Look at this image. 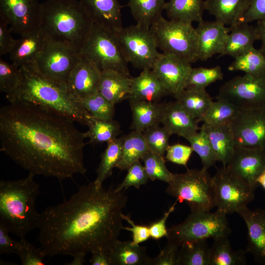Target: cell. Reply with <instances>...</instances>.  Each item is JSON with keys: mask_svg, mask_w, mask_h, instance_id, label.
Here are the masks:
<instances>
[{"mask_svg": "<svg viewBox=\"0 0 265 265\" xmlns=\"http://www.w3.org/2000/svg\"><path fill=\"white\" fill-rule=\"evenodd\" d=\"M74 121L23 101L0 108V150L28 173L61 181L84 174V132Z\"/></svg>", "mask_w": 265, "mask_h": 265, "instance_id": "obj_1", "label": "cell"}, {"mask_svg": "<svg viewBox=\"0 0 265 265\" xmlns=\"http://www.w3.org/2000/svg\"><path fill=\"white\" fill-rule=\"evenodd\" d=\"M127 197L112 186L83 185L62 203L40 213L38 240L46 256L107 250L123 228Z\"/></svg>", "mask_w": 265, "mask_h": 265, "instance_id": "obj_2", "label": "cell"}, {"mask_svg": "<svg viewBox=\"0 0 265 265\" xmlns=\"http://www.w3.org/2000/svg\"><path fill=\"white\" fill-rule=\"evenodd\" d=\"M94 24L78 0H47L41 3L39 29L50 41L79 53Z\"/></svg>", "mask_w": 265, "mask_h": 265, "instance_id": "obj_3", "label": "cell"}, {"mask_svg": "<svg viewBox=\"0 0 265 265\" xmlns=\"http://www.w3.org/2000/svg\"><path fill=\"white\" fill-rule=\"evenodd\" d=\"M22 79L10 102L23 101L54 110L74 122L86 125L90 115L66 85L56 83L40 74L32 65L20 67Z\"/></svg>", "mask_w": 265, "mask_h": 265, "instance_id": "obj_4", "label": "cell"}, {"mask_svg": "<svg viewBox=\"0 0 265 265\" xmlns=\"http://www.w3.org/2000/svg\"><path fill=\"white\" fill-rule=\"evenodd\" d=\"M35 176L0 181V223L20 238L38 228L40 213L36 201L40 192Z\"/></svg>", "mask_w": 265, "mask_h": 265, "instance_id": "obj_5", "label": "cell"}, {"mask_svg": "<svg viewBox=\"0 0 265 265\" xmlns=\"http://www.w3.org/2000/svg\"><path fill=\"white\" fill-rule=\"evenodd\" d=\"M166 192L180 203L186 202L191 211H211L215 207L212 177L208 170L188 169L173 174Z\"/></svg>", "mask_w": 265, "mask_h": 265, "instance_id": "obj_6", "label": "cell"}, {"mask_svg": "<svg viewBox=\"0 0 265 265\" xmlns=\"http://www.w3.org/2000/svg\"><path fill=\"white\" fill-rule=\"evenodd\" d=\"M158 49L192 63L198 60L197 35L192 24L167 20L162 16L150 27Z\"/></svg>", "mask_w": 265, "mask_h": 265, "instance_id": "obj_7", "label": "cell"}, {"mask_svg": "<svg viewBox=\"0 0 265 265\" xmlns=\"http://www.w3.org/2000/svg\"><path fill=\"white\" fill-rule=\"evenodd\" d=\"M226 215L217 210L191 211L184 222L167 229V240L181 246L186 242L228 236L230 228Z\"/></svg>", "mask_w": 265, "mask_h": 265, "instance_id": "obj_8", "label": "cell"}, {"mask_svg": "<svg viewBox=\"0 0 265 265\" xmlns=\"http://www.w3.org/2000/svg\"><path fill=\"white\" fill-rule=\"evenodd\" d=\"M80 54L102 71L114 70L130 75L128 63L116 31L93 25Z\"/></svg>", "mask_w": 265, "mask_h": 265, "instance_id": "obj_9", "label": "cell"}, {"mask_svg": "<svg viewBox=\"0 0 265 265\" xmlns=\"http://www.w3.org/2000/svg\"><path fill=\"white\" fill-rule=\"evenodd\" d=\"M212 181L215 207L226 215L238 213L254 198L255 189L227 166L217 169Z\"/></svg>", "mask_w": 265, "mask_h": 265, "instance_id": "obj_10", "label": "cell"}, {"mask_svg": "<svg viewBox=\"0 0 265 265\" xmlns=\"http://www.w3.org/2000/svg\"><path fill=\"white\" fill-rule=\"evenodd\" d=\"M116 33L128 62L136 69H152L160 53L150 28L136 24Z\"/></svg>", "mask_w": 265, "mask_h": 265, "instance_id": "obj_11", "label": "cell"}, {"mask_svg": "<svg viewBox=\"0 0 265 265\" xmlns=\"http://www.w3.org/2000/svg\"><path fill=\"white\" fill-rule=\"evenodd\" d=\"M80 53L66 45L48 41L32 65L43 76L66 85Z\"/></svg>", "mask_w": 265, "mask_h": 265, "instance_id": "obj_12", "label": "cell"}, {"mask_svg": "<svg viewBox=\"0 0 265 265\" xmlns=\"http://www.w3.org/2000/svg\"><path fill=\"white\" fill-rule=\"evenodd\" d=\"M216 99L225 100L239 109L265 106V75L235 77L220 87Z\"/></svg>", "mask_w": 265, "mask_h": 265, "instance_id": "obj_13", "label": "cell"}, {"mask_svg": "<svg viewBox=\"0 0 265 265\" xmlns=\"http://www.w3.org/2000/svg\"><path fill=\"white\" fill-rule=\"evenodd\" d=\"M230 125L236 146L265 150V106L239 109Z\"/></svg>", "mask_w": 265, "mask_h": 265, "instance_id": "obj_14", "label": "cell"}, {"mask_svg": "<svg viewBox=\"0 0 265 265\" xmlns=\"http://www.w3.org/2000/svg\"><path fill=\"white\" fill-rule=\"evenodd\" d=\"M41 3L37 0H0V17L12 32L23 36L39 28Z\"/></svg>", "mask_w": 265, "mask_h": 265, "instance_id": "obj_15", "label": "cell"}, {"mask_svg": "<svg viewBox=\"0 0 265 265\" xmlns=\"http://www.w3.org/2000/svg\"><path fill=\"white\" fill-rule=\"evenodd\" d=\"M191 69L189 62L172 54L160 53L152 70L169 94L175 97L185 89Z\"/></svg>", "mask_w": 265, "mask_h": 265, "instance_id": "obj_16", "label": "cell"}, {"mask_svg": "<svg viewBox=\"0 0 265 265\" xmlns=\"http://www.w3.org/2000/svg\"><path fill=\"white\" fill-rule=\"evenodd\" d=\"M226 166L255 190L259 186L257 179L265 170V150L236 146Z\"/></svg>", "mask_w": 265, "mask_h": 265, "instance_id": "obj_17", "label": "cell"}, {"mask_svg": "<svg viewBox=\"0 0 265 265\" xmlns=\"http://www.w3.org/2000/svg\"><path fill=\"white\" fill-rule=\"evenodd\" d=\"M101 71L90 59L80 54L72 70L66 87L77 100L89 97L98 92Z\"/></svg>", "mask_w": 265, "mask_h": 265, "instance_id": "obj_18", "label": "cell"}, {"mask_svg": "<svg viewBox=\"0 0 265 265\" xmlns=\"http://www.w3.org/2000/svg\"><path fill=\"white\" fill-rule=\"evenodd\" d=\"M197 35L198 60L206 61L220 54L230 32L229 27L216 21L199 23L195 28Z\"/></svg>", "mask_w": 265, "mask_h": 265, "instance_id": "obj_19", "label": "cell"}, {"mask_svg": "<svg viewBox=\"0 0 265 265\" xmlns=\"http://www.w3.org/2000/svg\"><path fill=\"white\" fill-rule=\"evenodd\" d=\"M238 213L244 220L247 229L246 252L252 254L259 264L265 265V210H250L247 207Z\"/></svg>", "mask_w": 265, "mask_h": 265, "instance_id": "obj_20", "label": "cell"}, {"mask_svg": "<svg viewBox=\"0 0 265 265\" xmlns=\"http://www.w3.org/2000/svg\"><path fill=\"white\" fill-rule=\"evenodd\" d=\"M78 0L94 24L114 31L123 27V6L118 0Z\"/></svg>", "mask_w": 265, "mask_h": 265, "instance_id": "obj_21", "label": "cell"}, {"mask_svg": "<svg viewBox=\"0 0 265 265\" xmlns=\"http://www.w3.org/2000/svg\"><path fill=\"white\" fill-rule=\"evenodd\" d=\"M199 122L178 101L164 104L161 124L171 135L186 139L197 132Z\"/></svg>", "mask_w": 265, "mask_h": 265, "instance_id": "obj_22", "label": "cell"}, {"mask_svg": "<svg viewBox=\"0 0 265 265\" xmlns=\"http://www.w3.org/2000/svg\"><path fill=\"white\" fill-rule=\"evenodd\" d=\"M48 41L39 28L21 36L9 53L12 64L18 67L33 64Z\"/></svg>", "mask_w": 265, "mask_h": 265, "instance_id": "obj_23", "label": "cell"}, {"mask_svg": "<svg viewBox=\"0 0 265 265\" xmlns=\"http://www.w3.org/2000/svg\"><path fill=\"white\" fill-rule=\"evenodd\" d=\"M132 77L114 70L101 72L98 92L113 105L128 99Z\"/></svg>", "mask_w": 265, "mask_h": 265, "instance_id": "obj_24", "label": "cell"}, {"mask_svg": "<svg viewBox=\"0 0 265 265\" xmlns=\"http://www.w3.org/2000/svg\"><path fill=\"white\" fill-rule=\"evenodd\" d=\"M169 94L152 69H144L139 75L132 78L131 92L128 100L157 102Z\"/></svg>", "mask_w": 265, "mask_h": 265, "instance_id": "obj_25", "label": "cell"}, {"mask_svg": "<svg viewBox=\"0 0 265 265\" xmlns=\"http://www.w3.org/2000/svg\"><path fill=\"white\" fill-rule=\"evenodd\" d=\"M201 128L209 137L217 161L227 166L236 147L230 123L214 126L203 123Z\"/></svg>", "mask_w": 265, "mask_h": 265, "instance_id": "obj_26", "label": "cell"}, {"mask_svg": "<svg viewBox=\"0 0 265 265\" xmlns=\"http://www.w3.org/2000/svg\"><path fill=\"white\" fill-rule=\"evenodd\" d=\"M249 0H205V10L215 20L229 28L238 24L247 9Z\"/></svg>", "mask_w": 265, "mask_h": 265, "instance_id": "obj_27", "label": "cell"}, {"mask_svg": "<svg viewBox=\"0 0 265 265\" xmlns=\"http://www.w3.org/2000/svg\"><path fill=\"white\" fill-rule=\"evenodd\" d=\"M229 29L220 56L235 58L253 47L254 43L258 40L255 26L249 23H239Z\"/></svg>", "mask_w": 265, "mask_h": 265, "instance_id": "obj_28", "label": "cell"}, {"mask_svg": "<svg viewBox=\"0 0 265 265\" xmlns=\"http://www.w3.org/2000/svg\"><path fill=\"white\" fill-rule=\"evenodd\" d=\"M111 265H151L150 258L144 247L132 241L116 240L107 250Z\"/></svg>", "mask_w": 265, "mask_h": 265, "instance_id": "obj_29", "label": "cell"}, {"mask_svg": "<svg viewBox=\"0 0 265 265\" xmlns=\"http://www.w3.org/2000/svg\"><path fill=\"white\" fill-rule=\"evenodd\" d=\"M129 101L132 114L131 128L133 131L142 132L161 123L164 104L147 101Z\"/></svg>", "mask_w": 265, "mask_h": 265, "instance_id": "obj_30", "label": "cell"}, {"mask_svg": "<svg viewBox=\"0 0 265 265\" xmlns=\"http://www.w3.org/2000/svg\"><path fill=\"white\" fill-rule=\"evenodd\" d=\"M204 0H168L164 10L169 20L192 24L203 20Z\"/></svg>", "mask_w": 265, "mask_h": 265, "instance_id": "obj_31", "label": "cell"}, {"mask_svg": "<svg viewBox=\"0 0 265 265\" xmlns=\"http://www.w3.org/2000/svg\"><path fill=\"white\" fill-rule=\"evenodd\" d=\"M228 235L213 238L211 248L210 265H244L247 261L245 252L233 249Z\"/></svg>", "mask_w": 265, "mask_h": 265, "instance_id": "obj_32", "label": "cell"}, {"mask_svg": "<svg viewBox=\"0 0 265 265\" xmlns=\"http://www.w3.org/2000/svg\"><path fill=\"white\" fill-rule=\"evenodd\" d=\"M166 0H129L128 6L138 26L150 28L162 15Z\"/></svg>", "mask_w": 265, "mask_h": 265, "instance_id": "obj_33", "label": "cell"}, {"mask_svg": "<svg viewBox=\"0 0 265 265\" xmlns=\"http://www.w3.org/2000/svg\"><path fill=\"white\" fill-rule=\"evenodd\" d=\"M149 151L143 133L133 131L123 136L121 156L116 167L127 170L134 162L140 161Z\"/></svg>", "mask_w": 265, "mask_h": 265, "instance_id": "obj_34", "label": "cell"}, {"mask_svg": "<svg viewBox=\"0 0 265 265\" xmlns=\"http://www.w3.org/2000/svg\"><path fill=\"white\" fill-rule=\"evenodd\" d=\"M86 125L88 129L84 134L92 144L107 143L117 138L121 133L119 123L113 119H100L90 114Z\"/></svg>", "mask_w": 265, "mask_h": 265, "instance_id": "obj_35", "label": "cell"}, {"mask_svg": "<svg viewBox=\"0 0 265 265\" xmlns=\"http://www.w3.org/2000/svg\"><path fill=\"white\" fill-rule=\"evenodd\" d=\"M175 98L199 122L213 102L205 89H185Z\"/></svg>", "mask_w": 265, "mask_h": 265, "instance_id": "obj_36", "label": "cell"}, {"mask_svg": "<svg viewBox=\"0 0 265 265\" xmlns=\"http://www.w3.org/2000/svg\"><path fill=\"white\" fill-rule=\"evenodd\" d=\"M123 136L107 143V146L101 156V159L93 181L97 187L103 186L104 181L112 174L121 158Z\"/></svg>", "mask_w": 265, "mask_h": 265, "instance_id": "obj_37", "label": "cell"}, {"mask_svg": "<svg viewBox=\"0 0 265 265\" xmlns=\"http://www.w3.org/2000/svg\"><path fill=\"white\" fill-rule=\"evenodd\" d=\"M230 71H242L255 76L265 75V53L254 46L234 58L228 67Z\"/></svg>", "mask_w": 265, "mask_h": 265, "instance_id": "obj_38", "label": "cell"}, {"mask_svg": "<svg viewBox=\"0 0 265 265\" xmlns=\"http://www.w3.org/2000/svg\"><path fill=\"white\" fill-rule=\"evenodd\" d=\"M210 254L205 239L185 242L179 249V265H210Z\"/></svg>", "mask_w": 265, "mask_h": 265, "instance_id": "obj_39", "label": "cell"}, {"mask_svg": "<svg viewBox=\"0 0 265 265\" xmlns=\"http://www.w3.org/2000/svg\"><path fill=\"white\" fill-rule=\"evenodd\" d=\"M200 119V121L210 125H220L230 123L237 114L238 109L234 105L224 99H216Z\"/></svg>", "mask_w": 265, "mask_h": 265, "instance_id": "obj_40", "label": "cell"}, {"mask_svg": "<svg viewBox=\"0 0 265 265\" xmlns=\"http://www.w3.org/2000/svg\"><path fill=\"white\" fill-rule=\"evenodd\" d=\"M219 65L212 68H192L188 77L185 89H203L211 83L223 78Z\"/></svg>", "mask_w": 265, "mask_h": 265, "instance_id": "obj_41", "label": "cell"}, {"mask_svg": "<svg viewBox=\"0 0 265 265\" xmlns=\"http://www.w3.org/2000/svg\"><path fill=\"white\" fill-rule=\"evenodd\" d=\"M186 140L190 143L193 152L200 157L203 168L208 170L217 161L209 137L201 127L199 132H197Z\"/></svg>", "mask_w": 265, "mask_h": 265, "instance_id": "obj_42", "label": "cell"}, {"mask_svg": "<svg viewBox=\"0 0 265 265\" xmlns=\"http://www.w3.org/2000/svg\"><path fill=\"white\" fill-rule=\"evenodd\" d=\"M78 100L93 116L102 119H113L115 113V105L98 92L89 97Z\"/></svg>", "mask_w": 265, "mask_h": 265, "instance_id": "obj_43", "label": "cell"}, {"mask_svg": "<svg viewBox=\"0 0 265 265\" xmlns=\"http://www.w3.org/2000/svg\"><path fill=\"white\" fill-rule=\"evenodd\" d=\"M22 75L20 67L0 58V90L9 100L21 84Z\"/></svg>", "mask_w": 265, "mask_h": 265, "instance_id": "obj_44", "label": "cell"}, {"mask_svg": "<svg viewBox=\"0 0 265 265\" xmlns=\"http://www.w3.org/2000/svg\"><path fill=\"white\" fill-rule=\"evenodd\" d=\"M141 160L150 180L153 181L159 180L167 183L171 180L173 173L166 166L163 157L149 151Z\"/></svg>", "mask_w": 265, "mask_h": 265, "instance_id": "obj_45", "label": "cell"}, {"mask_svg": "<svg viewBox=\"0 0 265 265\" xmlns=\"http://www.w3.org/2000/svg\"><path fill=\"white\" fill-rule=\"evenodd\" d=\"M142 133L149 150L164 157L169 145L170 132L163 126L158 125L147 129Z\"/></svg>", "mask_w": 265, "mask_h": 265, "instance_id": "obj_46", "label": "cell"}, {"mask_svg": "<svg viewBox=\"0 0 265 265\" xmlns=\"http://www.w3.org/2000/svg\"><path fill=\"white\" fill-rule=\"evenodd\" d=\"M22 265H44L46 256L42 249L38 248L26 240L25 237L17 240L15 253Z\"/></svg>", "mask_w": 265, "mask_h": 265, "instance_id": "obj_47", "label": "cell"}, {"mask_svg": "<svg viewBox=\"0 0 265 265\" xmlns=\"http://www.w3.org/2000/svg\"><path fill=\"white\" fill-rule=\"evenodd\" d=\"M127 170L128 172L124 180L115 188L116 191H120L130 186L139 188L148 182V176L144 165L140 161L132 163Z\"/></svg>", "mask_w": 265, "mask_h": 265, "instance_id": "obj_48", "label": "cell"}, {"mask_svg": "<svg viewBox=\"0 0 265 265\" xmlns=\"http://www.w3.org/2000/svg\"><path fill=\"white\" fill-rule=\"evenodd\" d=\"M193 152L190 146L175 144L168 146L165 152V159L174 163L186 167Z\"/></svg>", "mask_w": 265, "mask_h": 265, "instance_id": "obj_49", "label": "cell"}, {"mask_svg": "<svg viewBox=\"0 0 265 265\" xmlns=\"http://www.w3.org/2000/svg\"><path fill=\"white\" fill-rule=\"evenodd\" d=\"M180 246L167 240L159 255L152 259L151 265H179V252Z\"/></svg>", "mask_w": 265, "mask_h": 265, "instance_id": "obj_50", "label": "cell"}, {"mask_svg": "<svg viewBox=\"0 0 265 265\" xmlns=\"http://www.w3.org/2000/svg\"><path fill=\"white\" fill-rule=\"evenodd\" d=\"M265 20V0H249L247 10L239 23Z\"/></svg>", "mask_w": 265, "mask_h": 265, "instance_id": "obj_51", "label": "cell"}, {"mask_svg": "<svg viewBox=\"0 0 265 265\" xmlns=\"http://www.w3.org/2000/svg\"><path fill=\"white\" fill-rule=\"evenodd\" d=\"M123 220H126L130 224L131 227H123L122 229L130 231L132 234L133 243L139 244L147 240L150 237L149 226L135 225L130 215L122 214Z\"/></svg>", "mask_w": 265, "mask_h": 265, "instance_id": "obj_52", "label": "cell"}, {"mask_svg": "<svg viewBox=\"0 0 265 265\" xmlns=\"http://www.w3.org/2000/svg\"><path fill=\"white\" fill-rule=\"evenodd\" d=\"M8 24L1 17H0V55L9 53L12 49L16 40L11 34V30L8 27Z\"/></svg>", "mask_w": 265, "mask_h": 265, "instance_id": "obj_53", "label": "cell"}, {"mask_svg": "<svg viewBox=\"0 0 265 265\" xmlns=\"http://www.w3.org/2000/svg\"><path fill=\"white\" fill-rule=\"evenodd\" d=\"M176 201L166 211L162 217L159 220L152 223L149 226L150 237L152 238L158 240L163 237L167 235V229L166 227V222L170 214L174 212L177 204Z\"/></svg>", "mask_w": 265, "mask_h": 265, "instance_id": "obj_54", "label": "cell"}, {"mask_svg": "<svg viewBox=\"0 0 265 265\" xmlns=\"http://www.w3.org/2000/svg\"><path fill=\"white\" fill-rule=\"evenodd\" d=\"M9 231L0 223V254L15 253L17 240L9 235Z\"/></svg>", "mask_w": 265, "mask_h": 265, "instance_id": "obj_55", "label": "cell"}, {"mask_svg": "<svg viewBox=\"0 0 265 265\" xmlns=\"http://www.w3.org/2000/svg\"><path fill=\"white\" fill-rule=\"evenodd\" d=\"M90 263L92 265H111L107 251L105 249H97L91 253Z\"/></svg>", "mask_w": 265, "mask_h": 265, "instance_id": "obj_56", "label": "cell"}, {"mask_svg": "<svg viewBox=\"0 0 265 265\" xmlns=\"http://www.w3.org/2000/svg\"><path fill=\"white\" fill-rule=\"evenodd\" d=\"M255 27L258 40L262 42L260 49L265 53V20L257 21Z\"/></svg>", "mask_w": 265, "mask_h": 265, "instance_id": "obj_57", "label": "cell"}, {"mask_svg": "<svg viewBox=\"0 0 265 265\" xmlns=\"http://www.w3.org/2000/svg\"><path fill=\"white\" fill-rule=\"evenodd\" d=\"M86 254L83 252L77 253L72 256L73 259L66 264L68 265H82L85 261Z\"/></svg>", "mask_w": 265, "mask_h": 265, "instance_id": "obj_58", "label": "cell"}, {"mask_svg": "<svg viewBox=\"0 0 265 265\" xmlns=\"http://www.w3.org/2000/svg\"><path fill=\"white\" fill-rule=\"evenodd\" d=\"M256 181L265 190V170L258 176Z\"/></svg>", "mask_w": 265, "mask_h": 265, "instance_id": "obj_59", "label": "cell"}]
</instances>
